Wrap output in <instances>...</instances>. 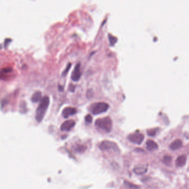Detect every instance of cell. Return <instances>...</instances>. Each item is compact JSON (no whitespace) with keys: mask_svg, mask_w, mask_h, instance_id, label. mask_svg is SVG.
<instances>
[{"mask_svg":"<svg viewBox=\"0 0 189 189\" xmlns=\"http://www.w3.org/2000/svg\"><path fill=\"white\" fill-rule=\"evenodd\" d=\"M50 103V99L48 96H44L41 99V103L39 105L37 109L36 110L35 119L38 122H41L48 108Z\"/></svg>","mask_w":189,"mask_h":189,"instance_id":"6da1fadb","label":"cell"},{"mask_svg":"<svg viewBox=\"0 0 189 189\" xmlns=\"http://www.w3.org/2000/svg\"><path fill=\"white\" fill-rule=\"evenodd\" d=\"M95 125L99 128L108 133L112 129V120L109 117L101 118L96 120Z\"/></svg>","mask_w":189,"mask_h":189,"instance_id":"7a4b0ae2","label":"cell"},{"mask_svg":"<svg viewBox=\"0 0 189 189\" xmlns=\"http://www.w3.org/2000/svg\"><path fill=\"white\" fill-rule=\"evenodd\" d=\"M108 104L103 102L93 103L90 107V110L91 112L94 115H97L105 112L108 110Z\"/></svg>","mask_w":189,"mask_h":189,"instance_id":"3957f363","label":"cell"},{"mask_svg":"<svg viewBox=\"0 0 189 189\" xmlns=\"http://www.w3.org/2000/svg\"><path fill=\"white\" fill-rule=\"evenodd\" d=\"M100 150L105 151L108 150H113L114 151L117 152L120 151V149L118 147L117 145L113 142L110 141H104L101 142L99 146Z\"/></svg>","mask_w":189,"mask_h":189,"instance_id":"277c9868","label":"cell"},{"mask_svg":"<svg viewBox=\"0 0 189 189\" xmlns=\"http://www.w3.org/2000/svg\"><path fill=\"white\" fill-rule=\"evenodd\" d=\"M145 136L142 133H133V134H130L128 136V139L132 143L137 144V145H141L144 140Z\"/></svg>","mask_w":189,"mask_h":189,"instance_id":"5b68a950","label":"cell"},{"mask_svg":"<svg viewBox=\"0 0 189 189\" xmlns=\"http://www.w3.org/2000/svg\"><path fill=\"white\" fill-rule=\"evenodd\" d=\"M81 76V72L80 70V64H76L72 74V79L74 81H78Z\"/></svg>","mask_w":189,"mask_h":189,"instance_id":"8992f818","label":"cell"},{"mask_svg":"<svg viewBox=\"0 0 189 189\" xmlns=\"http://www.w3.org/2000/svg\"><path fill=\"white\" fill-rule=\"evenodd\" d=\"M148 170L147 164H140L136 165L133 169V172L137 175L144 174Z\"/></svg>","mask_w":189,"mask_h":189,"instance_id":"52a82bcc","label":"cell"},{"mask_svg":"<svg viewBox=\"0 0 189 189\" xmlns=\"http://www.w3.org/2000/svg\"><path fill=\"white\" fill-rule=\"evenodd\" d=\"M75 122L74 120H66L62 124L60 127V129L62 131H70L72 128L75 126Z\"/></svg>","mask_w":189,"mask_h":189,"instance_id":"ba28073f","label":"cell"},{"mask_svg":"<svg viewBox=\"0 0 189 189\" xmlns=\"http://www.w3.org/2000/svg\"><path fill=\"white\" fill-rule=\"evenodd\" d=\"M76 114V110L75 108L72 107H66L62 110V116L65 118H67L71 116L74 115Z\"/></svg>","mask_w":189,"mask_h":189,"instance_id":"9c48e42d","label":"cell"},{"mask_svg":"<svg viewBox=\"0 0 189 189\" xmlns=\"http://www.w3.org/2000/svg\"><path fill=\"white\" fill-rule=\"evenodd\" d=\"M187 157L185 155H181L176 160V166L177 167H182L185 165Z\"/></svg>","mask_w":189,"mask_h":189,"instance_id":"30bf717a","label":"cell"},{"mask_svg":"<svg viewBox=\"0 0 189 189\" xmlns=\"http://www.w3.org/2000/svg\"><path fill=\"white\" fill-rule=\"evenodd\" d=\"M147 148L149 151H153L157 149L158 148V145L154 141L152 140H148L146 142Z\"/></svg>","mask_w":189,"mask_h":189,"instance_id":"8fae6325","label":"cell"},{"mask_svg":"<svg viewBox=\"0 0 189 189\" xmlns=\"http://www.w3.org/2000/svg\"><path fill=\"white\" fill-rule=\"evenodd\" d=\"M182 142L180 139H176L175 141L172 142L170 145V148L172 151H175L181 147Z\"/></svg>","mask_w":189,"mask_h":189,"instance_id":"7c38bea8","label":"cell"},{"mask_svg":"<svg viewBox=\"0 0 189 189\" xmlns=\"http://www.w3.org/2000/svg\"><path fill=\"white\" fill-rule=\"evenodd\" d=\"M41 99V91H37L33 93L31 97V100L33 102H38Z\"/></svg>","mask_w":189,"mask_h":189,"instance_id":"4fadbf2b","label":"cell"},{"mask_svg":"<svg viewBox=\"0 0 189 189\" xmlns=\"http://www.w3.org/2000/svg\"><path fill=\"white\" fill-rule=\"evenodd\" d=\"M172 158L169 155H165L163 159V162L166 165H169L171 164Z\"/></svg>","mask_w":189,"mask_h":189,"instance_id":"5bb4252c","label":"cell"},{"mask_svg":"<svg viewBox=\"0 0 189 189\" xmlns=\"http://www.w3.org/2000/svg\"><path fill=\"white\" fill-rule=\"evenodd\" d=\"M124 183L125 185L126 186H127V187H128L130 188V189H138L139 188V186H138L136 185L133 184H132L131 182H128V181H124Z\"/></svg>","mask_w":189,"mask_h":189,"instance_id":"9a60e30c","label":"cell"},{"mask_svg":"<svg viewBox=\"0 0 189 189\" xmlns=\"http://www.w3.org/2000/svg\"><path fill=\"white\" fill-rule=\"evenodd\" d=\"M108 38H109V41H110V44L111 45H114L116 43L117 41V38L115 37H114L112 35H108Z\"/></svg>","mask_w":189,"mask_h":189,"instance_id":"2e32d148","label":"cell"},{"mask_svg":"<svg viewBox=\"0 0 189 189\" xmlns=\"http://www.w3.org/2000/svg\"><path fill=\"white\" fill-rule=\"evenodd\" d=\"M86 147L83 145H78L77 146V147L76 148V151L79 153H83L84 151H85V149H86Z\"/></svg>","mask_w":189,"mask_h":189,"instance_id":"e0dca14e","label":"cell"},{"mask_svg":"<svg viewBox=\"0 0 189 189\" xmlns=\"http://www.w3.org/2000/svg\"><path fill=\"white\" fill-rule=\"evenodd\" d=\"M157 133V130L155 129H151L147 131V134L151 137H153Z\"/></svg>","mask_w":189,"mask_h":189,"instance_id":"ac0fdd59","label":"cell"},{"mask_svg":"<svg viewBox=\"0 0 189 189\" xmlns=\"http://www.w3.org/2000/svg\"><path fill=\"white\" fill-rule=\"evenodd\" d=\"M71 66H72V65H71V63H69V64H68V66H66V69H65V70L62 72V76H65L67 74V73L68 72L69 70H70Z\"/></svg>","mask_w":189,"mask_h":189,"instance_id":"d6986e66","label":"cell"},{"mask_svg":"<svg viewBox=\"0 0 189 189\" xmlns=\"http://www.w3.org/2000/svg\"><path fill=\"white\" fill-rule=\"evenodd\" d=\"M85 120H86V122H87V123H91L92 120H93V118L91 115L87 114V115H86V117H85Z\"/></svg>","mask_w":189,"mask_h":189,"instance_id":"ffe728a7","label":"cell"},{"mask_svg":"<svg viewBox=\"0 0 189 189\" xmlns=\"http://www.w3.org/2000/svg\"><path fill=\"white\" fill-rule=\"evenodd\" d=\"M75 87L74 86V85H70V86H69V90H70V91L71 92H74V90H75Z\"/></svg>","mask_w":189,"mask_h":189,"instance_id":"44dd1931","label":"cell"}]
</instances>
